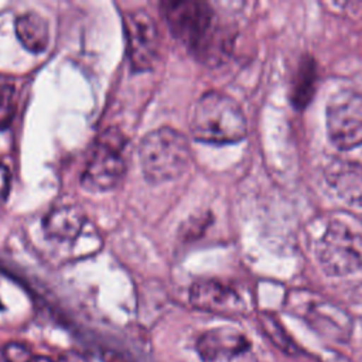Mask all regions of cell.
<instances>
[{
	"instance_id": "1",
	"label": "cell",
	"mask_w": 362,
	"mask_h": 362,
	"mask_svg": "<svg viewBox=\"0 0 362 362\" xmlns=\"http://www.w3.org/2000/svg\"><path fill=\"white\" fill-rule=\"evenodd\" d=\"M161 14L175 40L204 64H219L228 54L229 35L205 1H164Z\"/></svg>"
},
{
	"instance_id": "2",
	"label": "cell",
	"mask_w": 362,
	"mask_h": 362,
	"mask_svg": "<svg viewBox=\"0 0 362 362\" xmlns=\"http://www.w3.org/2000/svg\"><path fill=\"white\" fill-rule=\"evenodd\" d=\"M189 130L195 140L211 144H229L243 140L247 122L240 105L221 90H208L195 102Z\"/></svg>"
},
{
	"instance_id": "3",
	"label": "cell",
	"mask_w": 362,
	"mask_h": 362,
	"mask_svg": "<svg viewBox=\"0 0 362 362\" xmlns=\"http://www.w3.org/2000/svg\"><path fill=\"white\" fill-rule=\"evenodd\" d=\"M143 175L150 184L178 178L188 167L191 150L187 137L173 127H158L144 136L139 147Z\"/></svg>"
},
{
	"instance_id": "4",
	"label": "cell",
	"mask_w": 362,
	"mask_h": 362,
	"mask_svg": "<svg viewBox=\"0 0 362 362\" xmlns=\"http://www.w3.org/2000/svg\"><path fill=\"white\" fill-rule=\"evenodd\" d=\"M126 136L117 127L106 129L96 140L81 177V185L90 192L113 189L126 173L123 150Z\"/></svg>"
},
{
	"instance_id": "5",
	"label": "cell",
	"mask_w": 362,
	"mask_h": 362,
	"mask_svg": "<svg viewBox=\"0 0 362 362\" xmlns=\"http://www.w3.org/2000/svg\"><path fill=\"white\" fill-rule=\"evenodd\" d=\"M317 259L329 276H346L362 267V232L331 219L317 243Z\"/></svg>"
},
{
	"instance_id": "6",
	"label": "cell",
	"mask_w": 362,
	"mask_h": 362,
	"mask_svg": "<svg viewBox=\"0 0 362 362\" xmlns=\"http://www.w3.org/2000/svg\"><path fill=\"white\" fill-rule=\"evenodd\" d=\"M327 132L341 150L362 146V93L344 89L327 103Z\"/></svg>"
},
{
	"instance_id": "7",
	"label": "cell",
	"mask_w": 362,
	"mask_h": 362,
	"mask_svg": "<svg viewBox=\"0 0 362 362\" xmlns=\"http://www.w3.org/2000/svg\"><path fill=\"white\" fill-rule=\"evenodd\" d=\"M127 57L133 71H150L160 55V31L146 10H133L124 16Z\"/></svg>"
},
{
	"instance_id": "8",
	"label": "cell",
	"mask_w": 362,
	"mask_h": 362,
	"mask_svg": "<svg viewBox=\"0 0 362 362\" xmlns=\"http://www.w3.org/2000/svg\"><path fill=\"white\" fill-rule=\"evenodd\" d=\"M194 308L222 317H238L246 310L243 298L232 287L218 280H198L189 288Z\"/></svg>"
},
{
	"instance_id": "9",
	"label": "cell",
	"mask_w": 362,
	"mask_h": 362,
	"mask_svg": "<svg viewBox=\"0 0 362 362\" xmlns=\"http://www.w3.org/2000/svg\"><path fill=\"white\" fill-rule=\"evenodd\" d=\"M250 339L232 327H216L197 339V352L202 362H232L250 351Z\"/></svg>"
},
{
	"instance_id": "10",
	"label": "cell",
	"mask_w": 362,
	"mask_h": 362,
	"mask_svg": "<svg viewBox=\"0 0 362 362\" xmlns=\"http://www.w3.org/2000/svg\"><path fill=\"white\" fill-rule=\"evenodd\" d=\"M324 175L339 198L362 208V164L335 158L327 164Z\"/></svg>"
},
{
	"instance_id": "11",
	"label": "cell",
	"mask_w": 362,
	"mask_h": 362,
	"mask_svg": "<svg viewBox=\"0 0 362 362\" xmlns=\"http://www.w3.org/2000/svg\"><path fill=\"white\" fill-rule=\"evenodd\" d=\"M85 221L86 214L79 205H61L45 215L42 229L48 239L71 242L81 233Z\"/></svg>"
},
{
	"instance_id": "12",
	"label": "cell",
	"mask_w": 362,
	"mask_h": 362,
	"mask_svg": "<svg viewBox=\"0 0 362 362\" xmlns=\"http://www.w3.org/2000/svg\"><path fill=\"white\" fill-rule=\"evenodd\" d=\"M14 27L16 35L25 49L38 54L48 47L49 27L41 14L35 11L20 14L16 18Z\"/></svg>"
},
{
	"instance_id": "13",
	"label": "cell",
	"mask_w": 362,
	"mask_h": 362,
	"mask_svg": "<svg viewBox=\"0 0 362 362\" xmlns=\"http://www.w3.org/2000/svg\"><path fill=\"white\" fill-rule=\"evenodd\" d=\"M318 81V69L314 58L304 55L294 74L291 86V102L297 109H304L313 99Z\"/></svg>"
},
{
	"instance_id": "14",
	"label": "cell",
	"mask_w": 362,
	"mask_h": 362,
	"mask_svg": "<svg viewBox=\"0 0 362 362\" xmlns=\"http://www.w3.org/2000/svg\"><path fill=\"white\" fill-rule=\"evenodd\" d=\"M305 318L318 331H324L328 335L341 338L342 334H348V318L339 310L329 304H314L307 311Z\"/></svg>"
},
{
	"instance_id": "15",
	"label": "cell",
	"mask_w": 362,
	"mask_h": 362,
	"mask_svg": "<svg viewBox=\"0 0 362 362\" xmlns=\"http://www.w3.org/2000/svg\"><path fill=\"white\" fill-rule=\"evenodd\" d=\"M260 322H262V329L264 335L274 344V346H277L280 351L288 355L297 354L298 349L296 342L290 338V335L284 331V328L279 324V321L273 315L263 314L260 318Z\"/></svg>"
},
{
	"instance_id": "16",
	"label": "cell",
	"mask_w": 362,
	"mask_h": 362,
	"mask_svg": "<svg viewBox=\"0 0 362 362\" xmlns=\"http://www.w3.org/2000/svg\"><path fill=\"white\" fill-rule=\"evenodd\" d=\"M17 110V90L11 83L0 85V130L7 129Z\"/></svg>"
},
{
	"instance_id": "17",
	"label": "cell",
	"mask_w": 362,
	"mask_h": 362,
	"mask_svg": "<svg viewBox=\"0 0 362 362\" xmlns=\"http://www.w3.org/2000/svg\"><path fill=\"white\" fill-rule=\"evenodd\" d=\"M3 356L6 362H30L33 358L30 348L21 342H8L4 345Z\"/></svg>"
},
{
	"instance_id": "18",
	"label": "cell",
	"mask_w": 362,
	"mask_h": 362,
	"mask_svg": "<svg viewBox=\"0 0 362 362\" xmlns=\"http://www.w3.org/2000/svg\"><path fill=\"white\" fill-rule=\"evenodd\" d=\"M10 187H11V173L7 168V165L0 163V204L7 199Z\"/></svg>"
},
{
	"instance_id": "19",
	"label": "cell",
	"mask_w": 362,
	"mask_h": 362,
	"mask_svg": "<svg viewBox=\"0 0 362 362\" xmlns=\"http://www.w3.org/2000/svg\"><path fill=\"white\" fill-rule=\"evenodd\" d=\"M30 362H54V361L48 356H44V355H35V356L31 358Z\"/></svg>"
}]
</instances>
